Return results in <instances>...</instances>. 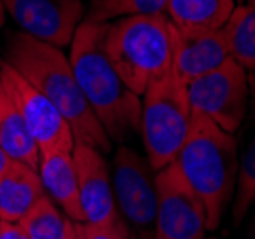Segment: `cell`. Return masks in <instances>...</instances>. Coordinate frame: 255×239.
Returning <instances> with one entry per match:
<instances>
[{
  "instance_id": "1",
  "label": "cell",
  "mask_w": 255,
  "mask_h": 239,
  "mask_svg": "<svg viewBox=\"0 0 255 239\" xmlns=\"http://www.w3.org/2000/svg\"><path fill=\"white\" fill-rule=\"evenodd\" d=\"M6 62L60 111L75 144H85L100 153L112 150V140L79 86L69 58L60 48L25 33H13L8 37Z\"/></svg>"
},
{
  "instance_id": "2",
  "label": "cell",
  "mask_w": 255,
  "mask_h": 239,
  "mask_svg": "<svg viewBox=\"0 0 255 239\" xmlns=\"http://www.w3.org/2000/svg\"><path fill=\"white\" fill-rule=\"evenodd\" d=\"M108 23L83 19L71 40L69 63L79 86L110 140L123 142L140 130V96L127 88L104 50Z\"/></svg>"
},
{
  "instance_id": "3",
  "label": "cell",
  "mask_w": 255,
  "mask_h": 239,
  "mask_svg": "<svg viewBox=\"0 0 255 239\" xmlns=\"http://www.w3.org/2000/svg\"><path fill=\"white\" fill-rule=\"evenodd\" d=\"M173 163L204 205L207 230H217L236 188L240 161L234 134L192 111L186 140Z\"/></svg>"
},
{
  "instance_id": "4",
  "label": "cell",
  "mask_w": 255,
  "mask_h": 239,
  "mask_svg": "<svg viewBox=\"0 0 255 239\" xmlns=\"http://www.w3.org/2000/svg\"><path fill=\"white\" fill-rule=\"evenodd\" d=\"M104 50L130 92L142 96L173 69L175 40L167 15H132L108 23Z\"/></svg>"
},
{
  "instance_id": "5",
  "label": "cell",
  "mask_w": 255,
  "mask_h": 239,
  "mask_svg": "<svg viewBox=\"0 0 255 239\" xmlns=\"http://www.w3.org/2000/svg\"><path fill=\"white\" fill-rule=\"evenodd\" d=\"M192 109L186 84L173 69L144 90L140 101V136L148 163L159 172L173 163L186 140Z\"/></svg>"
},
{
  "instance_id": "6",
  "label": "cell",
  "mask_w": 255,
  "mask_h": 239,
  "mask_svg": "<svg viewBox=\"0 0 255 239\" xmlns=\"http://www.w3.org/2000/svg\"><path fill=\"white\" fill-rule=\"evenodd\" d=\"M190 109L213 121L225 132L234 134L242 126L250 105L248 73L229 58L221 67L186 84Z\"/></svg>"
},
{
  "instance_id": "7",
  "label": "cell",
  "mask_w": 255,
  "mask_h": 239,
  "mask_svg": "<svg viewBox=\"0 0 255 239\" xmlns=\"http://www.w3.org/2000/svg\"><path fill=\"white\" fill-rule=\"evenodd\" d=\"M0 82L17 107L38 151H73L75 138L67 121L6 60L0 62Z\"/></svg>"
},
{
  "instance_id": "8",
  "label": "cell",
  "mask_w": 255,
  "mask_h": 239,
  "mask_svg": "<svg viewBox=\"0 0 255 239\" xmlns=\"http://www.w3.org/2000/svg\"><path fill=\"white\" fill-rule=\"evenodd\" d=\"M157 213L153 239H205V211L177 164L155 172Z\"/></svg>"
},
{
  "instance_id": "9",
  "label": "cell",
  "mask_w": 255,
  "mask_h": 239,
  "mask_svg": "<svg viewBox=\"0 0 255 239\" xmlns=\"http://www.w3.org/2000/svg\"><path fill=\"white\" fill-rule=\"evenodd\" d=\"M148 159L128 148H119L114 157V195L117 197V211L142 236L155 224L157 193L155 176Z\"/></svg>"
},
{
  "instance_id": "10",
  "label": "cell",
  "mask_w": 255,
  "mask_h": 239,
  "mask_svg": "<svg viewBox=\"0 0 255 239\" xmlns=\"http://www.w3.org/2000/svg\"><path fill=\"white\" fill-rule=\"evenodd\" d=\"M2 4L25 35L60 50L71 44L85 19L81 0H2Z\"/></svg>"
},
{
  "instance_id": "11",
  "label": "cell",
  "mask_w": 255,
  "mask_h": 239,
  "mask_svg": "<svg viewBox=\"0 0 255 239\" xmlns=\"http://www.w3.org/2000/svg\"><path fill=\"white\" fill-rule=\"evenodd\" d=\"M73 161L79 180V199L85 216L83 224H92V226L125 224L115 205L112 176L102 153L85 144H75Z\"/></svg>"
},
{
  "instance_id": "12",
  "label": "cell",
  "mask_w": 255,
  "mask_h": 239,
  "mask_svg": "<svg viewBox=\"0 0 255 239\" xmlns=\"http://www.w3.org/2000/svg\"><path fill=\"white\" fill-rule=\"evenodd\" d=\"M175 69L184 84L215 71L230 56V35L227 25L217 31L182 33L173 25Z\"/></svg>"
},
{
  "instance_id": "13",
  "label": "cell",
  "mask_w": 255,
  "mask_h": 239,
  "mask_svg": "<svg viewBox=\"0 0 255 239\" xmlns=\"http://www.w3.org/2000/svg\"><path fill=\"white\" fill-rule=\"evenodd\" d=\"M38 176L44 193L56 205L62 207L65 216L73 222L83 224L85 216L79 199V180H77L73 151H40L38 157Z\"/></svg>"
},
{
  "instance_id": "14",
  "label": "cell",
  "mask_w": 255,
  "mask_h": 239,
  "mask_svg": "<svg viewBox=\"0 0 255 239\" xmlns=\"http://www.w3.org/2000/svg\"><path fill=\"white\" fill-rule=\"evenodd\" d=\"M42 195L44 188L38 170L13 161L0 178V220L19 222Z\"/></svg>"
},
{
  "instance_id": "15",
  "label": "cell",
  "mask_w": 255,
  "mask_h": 239,
  "mask_svg": "<svg viewBox=\"0 0 255 239\" xmlns=\"http://www.w3.org/2000/svg\"><path fill=\"white\" fill-rule=\"evenodd\" d=\"M234 0H167V19L182 33L217 31L234 12Z\"/></svg>"
},
{
  "instance_id": "16",
  "label": "cell",
  "mask_w": 255,
  "mask_h": 239,
  "mask_svg": "<svg viewBox=\"0 0 255 239\" xmlns=\"http://www.w3.org/2000/svg\"><path fill=\"white\" fill-rule=\"evenodd\" d=\"M0 148L10 155L15 163L27 164L38 170V151L37 144L27 132L25 123L17 107L13 105L12 98L0 82Z\"/></svg>"
},
{
  "instance_id": "17",
  "label": "cell",
  "mask_w": 255,
  "mask_h": 239,
  "mask_svg": "<svg viewBox=\"0 0 255 239\" xmlns=\"http://www.w3.org/2000/svg\"><path fill=\"white\" fill-rule=\"evenodd\" d=\"M17 224L29 239H65L71 220L60 213L56 203L44 193Z\"/></svg>"
},
{
  "instance_id": "18",
  "label": "cell",
  "mask_w": 255,
  "mask_h": 239,
  "mask_svg": "<svg viewBox=\"0 0 255 239\" xmlns=\"http://www.w3.org/2000/svg\"><path fill=\"white\" fill-rule=\"evenodd\" d=\"M230 35V56L246 71L255 73V6H238L227 21Z\"/></svg>"
},
{
  "instance_id": "19",
  "label": "cell",
  "mask_w": 255,
  "mask_h": 239,
  "mask_svg": "<svg viewBox=\"0 0 255 239\" xmlns=\"http://www.w3.org/2000/svg\"><path fill=\"white\" fill-rule=\"evenodd\" d=\"M252 113L255 119V75L252 79ZM255 203V126L252 140L244 151L240 164H238V176H236V195L232 207V222L238 226L244 216Z\"/></svg>"
},
{
  "instance_id": "20",
  "label": "cell",
  "mask_w": 255,
  "mask_h": 239,
  "mask_svg": "<svg viewBox=\"0 0 255 239\" xmlns=\"http://www.w3.org/2000/svg\"><path fill=\"white\" fill-rule=\"evenodd\" d=\"M167 0H90L87 21L108 23L132 15H165Z\"/></svg>"
},
{
  "instance_id": "21",
  "label": "cell",
  "mask_w": 255,
  "mask_h": 239,
  "mask_svg": "<svg viewBox=\"0 0 255 239\" xmlns=\"http://www.w3.org/2000/svg\"><path fill=\"white\" fill-rule=\"evenodd\" d=\"M81 239H130V232L125 224L121 226H92L79 224Z\"/></svg>"
},
{
  "instance_id": "22",
  "label": "cell",
  "mask_w": 255,
  "mask_h": 239,
  "mask_svg": "<svg viewBox=\"0 0 255 239\" xmlns=\"http://www.w3.org/2000/svg\"><path fill=\"white\" fill-rule=\"evenodd\" d=\"M0 239H29L23 228L17 222H2L0 220Z\"/></svg>"
},
{
  "instance_id": "23",
  "label": "cell",
  "mask_w": 255,
  "mask_h": 239,
  "mask_svg": "<svg viewBox=\"0 0 255 239\" xmlns=\"http://www.w3.org/2000/svg\"><path fill=\"white\" fill-rule=\"evenodd\" d=\"M13 161L10 159V155L6 153V151L0 148V178L6 174V170L10 168V164H12Z\"/></svg>"
},
{
  "instance_id": "24",
  "label": "cell",
  "mask_w": 255,
  "mask_h": 239,
  "mask_svg": "<svg viewBox=\"0 0 255 239\" xmlns=\"http://www.w3.org/2000/svg\"><path fill=\"white\" fill-rule=\"evenodd\" d=\"M65 239H81V232H79V222H73L69 224V230H67V238Z\"/></svg>"
},
{
  "instance_id": "25",
  "label": "cell",
  "mask_w": 255,
  "mask_h": 239,
  "mask_svg": "<svg viewBox=\"0 0 255 239\" xmlns=\"http://www.w3.org/2000/svg\"><path fill=\"white\" fill-rule=\"evenodd\" d=\"M4 17H6V10H4V4L0 0V27L4 25Z\"/></svg>"
},
{
  "instance_id": "26",
  "label": "cell",
  "mask_w": 255,
  "mask_h": 239,
  "mask_svg": "<svg viewBox=\"0 0 255 239\" xmlns=\"http://www.w3.org/2000/svg\"><path fill=\"white\" fill-rule=\"evenodd\" d=\"M246 6H255V0H246Z\"/></svg>"
},
{
  "instance_id": "27",
  "label": "cell",
  "mask_w": 255,
  "mask_h": 239,
  "mask_svg": "<svg viewBox=\"0 0 255 239\" xmlns=\"http://www.w3.org/2000/svg\"><path fill=\"white\" fill-rule=\"evenodd\" d=\"M209 239H219V238H209Z\"/></svg>"
},
{
  "instance_id": "28",
  "label": "cell",
  "mask_w": 255,
  "mask_h": 239,
  "mask_svg": "<svg viewBox=\"0 0 255 239\" xmlns=\"http://www.w3.org/2000/svg\"><path fill=\"white\" fill-rule=\"evenodd\" d=\"M240 2H242V0H240Z\"/></svg>"
}]
</instances>
